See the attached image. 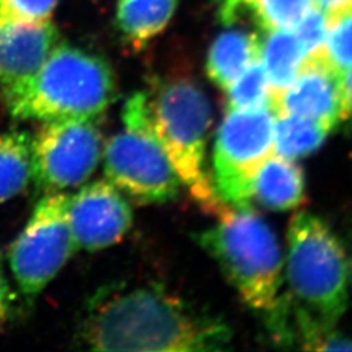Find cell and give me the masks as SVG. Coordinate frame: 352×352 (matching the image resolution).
I'll return each mask as SVG.
<instances>
[{"instance_id":"28","label":"cell","mask_w":352,"mask_h":352,"mask_svg":"<svg viewBox=\"0 0 352 352\" xmlns=\"http://www.w3.org/2000/svg\"><path fill=\"white\" fill-rule=\"evenodd\" d=\"M349 274H351V278H352V256H351V261H349Z\"/></svg>"},{"instance_id":"18","label":"cell","mask_w":352,"mask_h":352,"mask_svg":"<svg viewBox=\"0 0 352 352\" xmlns=\"http://www.w3.org/2000/svg\"><path fill=\"white\" fill-rule=\"evenodd\" d=\"M330 129L317 120L291 113H274V153L288 159H300L322 147Z\"/></svg>"},{"instance_id":"1","label":"cell","mask_w":352,"mask_h":352,"mask_svg":"<svg viewBox=\"0 0 352 352\" xmlns=\"http://www.w3.org/2000/svg\"><path fill=\"white\" fill-rule=\"evenodd\" d=\"M285 279L286 292L266 313L273 339L302 349H352V339L335 332L348 307L349 261L336 234L310 212L291 220Z\"/></svg>"},{"instance_id":"12","label":"cell","mask_w":352,"mask_h":352,"mask_svg":"<svg viewBox=\"0 0 352 352\" xmlns=\"http://www.w3.org/2000/svg\"><path fill=\"white\" fill-rule=\"evenodd\" d=\"M58 44L47 21L0 18V94L6 96L34 75Z\"/></svg>"},{"instance_id":"14","label":"cell","mask_w":352,"mask_h":352,"mask_svg":"<svg viewBox=\"0 0 352 352\" xmlns=\"http://www.w3.org/2000/svg\"><path fill=\"white\" fill-rule=\"evenodd\" d=\"M261 37L257 32L229 30L212 44L207 56V75L220 90L232 84L247 66L260 56Z\"/></svg>"},{"instance_id":"8","label":"cell","mask_w":352,"mask_h":352,"mask_svg":"<svg viewBox=\"0 0 352 352\" xmlns=\"http://www.w3.org/2000/svg\"><path fill=\"white\" fill-rule=\"evenodd\" d=\"M272 107L228 110L213 146L212 182L219 200L229 207H250L252 178L274 153Z\"/></svg>"},{"instance_id":"5","label":"cell","mask_w":352,"mask_h":352,"mask_svg":"<svg viewBox=\"0 0 352 352\" xmlns=\"http://www.w3.org/2000/svg\"><path fill=\"white\" fill-rule=\"evenodd\" d=\"M217 222L197 234V242L222 269L248 307L267 313L283 283L280 244L260 214L250 207L225 206Z\"/></svg>"},{"instance_id":"15","label":"cell","mask_w":352,"mask_h":352,"mask_svg":"<svg viewBox=\"0 0 352 352\" xmlns=\"http://www.w3.org/2000/svg\"><path fill=\"white\" fill-rule=\"evenodd\" d=\"M307 54L292 30H272L261 38L260 59L272 88V103L298 75Z\"/></svg>"},{"instance_id":"6","label":"cell","mask_w":352,"mask_h":352,"mask_svg":"<svg viewBox=\"0 0 352 352\" xmlns=\"http://www.w3.org/2000/svg\"><path fill=\"white\" fill-rule=\"evenodd\" d=\"M122 122L103 148L106 179L137 204L175 200L182 184L153 129L146 91L128 98Z\"/></svg>"},{"instance_id":"25","label":"cell","mask_w":352,"mask_h":352,"mask_svg":"<svg viewBox=\"0 0 352 352\" xmlns=\"http://www.w3.org/2000/svg\"><path fill=\"white\" fill-rule=\"evenodd\" d=\"M313 3L323 9L329 16H335L352 9V0H313Z\"/></svg>"},{"instance_id":"24","label":"cell","mask_w":352,"mask_h":352,"mask_svg":"<svg viewBox=\"0 0 352 352\" xmlns=\"http://www.w3.org/2000/svg\"><path fill=\"white\" fill-rule=\"evenodd\" d=\"M10 308H12V291H10V285L6 276V272L0 257V330L6 324Z\"/></svg>"},{"instance_id":"13","label":"cell","mask_w":352,"mask_h":352,"mask_svg":"<svg viewBox=\"0 0 352 352\" xmlns=\"http://www.w3.org/2000/svg\"><path fill=\"white\" fill-rule=\"evenodd\" d=\"M305 198L304 170L294 159L273 153L252 178V200L274 212L300 207Z\"/></svg>"},{"instance_id":"2","label":"cell","mask_w":352,"mask_h":352,"mask_svg":"<svg viewBox=\"0 0 352 352\" xmlns=\"http://www.w3.org/2000/svg\"><path fill=\"white\" fill-rule=\"evenodd\" d=\"M94 351L208 352L232 344L222 317L162 285H122L98 292L80 327Z\"/></svg>"},{"instance_id":"4","label":"cell","mask_w":352,"mask_h":352,"mask_svg":"<svg viewBox=\"0 0 352 352\" xmlns=\"http://www.w3.org/2000/svg\"><path fill=\"white\" fill-rule=\"evenodd\" d=\"M154 132L181 184L206 212L217 214L219 200L207 168L212 109L203 88L186 75L156 76L146 91Z\"/></svg>"},{"instance_id":"16","label":"cell","mask_w":352,"mask_h":352,"mask_svg":"<svg viewBox=\"0 0 352 352\" xmlns=\"http://www.w3.org/2000/svg\"><path fill=\"white\" fill-rule=\"evenodd\" d=\"M179 0H119L116 22L120 32L142 46L166 28Z\"/></svg>"},{"instance_id":"20","label":"cell","mask_w":352,"mask_h":352,"mask_svg":"<svg viewBox=\"0 0 352 352\" xmlns=\"http://www.w3.org/2000/svg\"><path fill=\"white\" fill-rule=\"evenodd\" d=\"M239 5L254 15L263 30H294L313 0H239Z\"/></svg>"},{"instance_id":"27","label":"cell","mask_w":352,"mask_h":352,"mask_svg":"<svg viewBox=\"0 0 352 352\" xmlns=\"http://www.w3.org/2000/svg\"><path fill=\"white\" fill-rule=\"evenodd\" d=\"M222 3V8H220V12H222V18L225 22H232L238 16L241 6H239V0H220Z\"/></svg>"},{"instance_id":"10","label":"cell","mask_w":352,"mask_h":352,"mask_svg":"<svg viewBox=\"0 0 352 352\" xmlns=\"http://www.w3.org/2000/svg\"><path fill=\"white\" fill-rule=\"evenodd\" d=\"M75 250L98 251L122 241L134 222L126 197L107 179L94 181L68 198Z\"/></svg>"},{"instance_id":"21","label":"cell","mask_w":352,"mask_h":352,"mask_svg":"<svg viewBox=\"0 0 352 352\" xmlns=\"http://www.w3.org/2000/svg\"><path fill=\"white\" fill-rule=\"evenodd\" d=\"M326 56L340 72L352 66V9L329 16Z\"/></svg>"},{"instance_id":"19","label":"cell","mask_w":352,"mask_h":352,"mask_svg":"<svg viewBox=\"0 0 352 352\" xmlns=\"http://www.w3.org/2000/svg\"><path fill=\"white\" fill-rule=\"evenodd\" d=\"M226 110L272 107V88L260 56L252 60L226 90Z\"/></svg>"},{"instance_id":"26","label":"cell","mask_w":352,"mask_h":352,"mask_svg":"<svg viewBox=\"0 0 352 352\" xmlns=\"http://www.w3.org/2000/svg\"><path fill=\"white\" fill-rule=\"evenodd\" d=\"M344 88H345V100H346V119L352 126V66L344 72Z\"/></svg>"},{"instance_id":"17","label":"cell","mask_w":352,"mask_h":352,"mask_svg":"<svg viewBox=\"0 0 352 352\" xmlns=\"http://www.w3.org/2000/svg\"><path fill=\"white\" fill-rule=\"evenodd\" d=\"M32 181V135L9 131L0 135V203L12 200Z\"/></svg>"},{"instance_id":"23","label":"cell","mask_w":352,"mask_h":352,"mask_svg":"<svg viewBox=\"0 0 352 352\" xmlns=\"http://www.w3.org/2000/svg\"><path fill=\"white\" fill-rule=\"evenodd\" d=\"M58 0H0V18L47 21Z\"/></svg>"},{"instance_id":"9","label":"cell","mask_w":352,"mask_h":352,"mask_svg":"<svg viewBox=\"0 0 352 352\" xmlns=\"http://www.w3.org/2000/svg\"><path fill=\"white\" fill-rule=\"evenodd\" d=\"M102 154L94 119L46 120L32 137V181L44 192L75 188L93 175Z\"/></svg>"},{"instance_id":"3","label":"cell","mask_w":352,"mask_h":352,"mask_svg":"<svg viewBox=\"0 0 352 352\" xmlns=\"http://www.w3.org/2000/svg\"><path fill=\"white\" fill-rule=\"evenodd\" d=\"M113 69L102 58L56 44L28 81L3 96L10 115L19 120L96 119L115 102Z\"/></svg>"},{"instance_id":"7","label":"cell","mask_w":352,"mask_h":352,"mask_svg":"<svg viewBox=\"0 0 352 352\" xmlns=\"http://www.w3.org/2000/svg\"><path fill=\"white\" fill-rule=\"evenodd\" d=\"M68 198L63 191L44 192L9 248L10 273L28 302L58 276L76 251L68 222Z\"/></svg>"},{"instance_id":"11","label":"cell","mask_w":352,"mask_h":352,"mask_svg":"<svg viewBox=\"0 0 352 352\" xmlns=\"http://www.w3.org/2000/svg\"><path fill=\"white\" fill-rule=\"evenodd\" d=\"M274 113L317 120L330 131L346 119L344 72L322 53L307 56L292 84L273 100Z\"/></svg>"},{"instance_id":"22","label":"cell","mask_w":352,"mask_h":352,"mask_svg":"<svg viewBox=\"0 0 352 352\" xmlns=\"http://www.w3.org/2000/svg\"><path fill=\"white\" fill-rule=\"evenodd\" d=\"M329 24V15L313 3L294 27V34L300 40L307 56L326 50Z\"/></svg>"}]
</instances>
